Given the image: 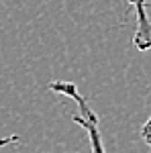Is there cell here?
<instances>
[{
  "label": "cell",
  "mask_w": 151,
  "mask_h": 153,
  "mask_svg": "<svg viewBox=\"0 0 151 153\" xmlns=\"http://www.w3.org/2000/svg\"><path fill=\"white\" fill-rule=\"evenodd\" d=\"M49 90H51L53 94L65 96V98H70V100L76 102V106L80 108V112L74 114L71 120L86 131L88 143H90V151L92 153H106L104 141H102V135H100V118L94 112L92 106L88 104V100L80 94L78 86L74 82H51L49 84Z\"/></svg>",
  "instance_id": "cell-1"
},
{
  "label": "cell",
  "mask_w": 151,
  "mask_h": 153,
  "mask_svg": "<svg viewBox=\"0 0 151 153\" xmlns=\"http://www.w3.org/2000/svg\"><path fill=\"white\" fill-rule=\"evenodd\" d=\"M133 6L135 16H137V29H135V37L133 43L139 51H147L151 49V19L147 12V0H127Z\"/></svg>",
  "instance_id": "cell-2"
},
{
  "label": "cell",
  "mask_w": 151,
  "mask_h": 153,
  "mask_svg": "<svg viewBox=\"0 0 151 153\" xmlns=\"http://www.w3.org/2000/svg\"><path fill=\"white\" fill-rule=\"evenodd\" d=\"M141 139L151 147V117L145 120V125L141 127Z\"/></svg>",
  "instance_id": "cell-3"
},
{
  "label": "cell",
  "mask_w": 151,
  "mask_h": 153,
  "mask_svg": "<svg viewBox=\"0 0 151 153\" xmlns=\"http://www.w3.org/2000/svg\"><path fill=\"white\" fill-rule=\"evenodd\" d=\"M23 139L19 135H10V137H0V147H6V145H14V143H21Z\"/></svg>",
  "instance_id": "cell-4"
}]
</instances>
